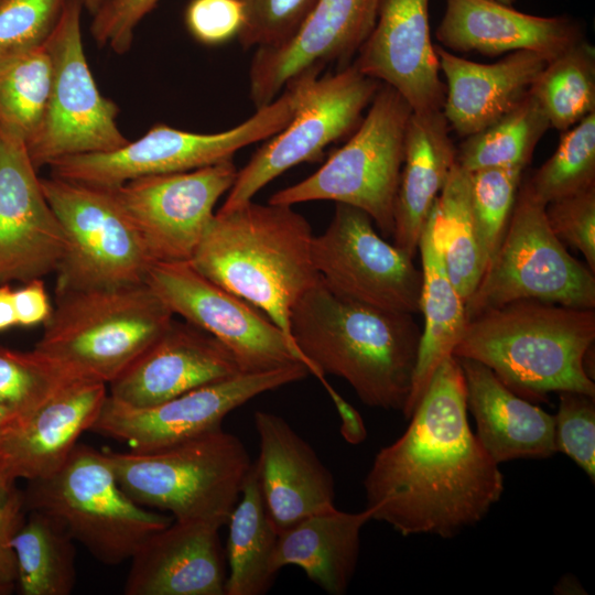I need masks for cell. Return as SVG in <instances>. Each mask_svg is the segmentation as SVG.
<instances>
[{"mask_svg":"<svg viewBox=\"0 0 595 595\" xmlns=\"http://www.w3.org/2000/svg\"><path fill=\"white\" fill-rule=\"evenodd\" d=\"M409 425L380 448L364 479L372 520L402 536L450 539L482 521L504 494V475L467 418L455 356L433 374Z\"/></svg>","mask_w":595,"mask_h":595,"instance_id":"6da1fadb","label":"cell"},{"mask_svg":"<svg viewBox=\"0 0 595 595\" xmlns=\"http://www.w3.org/2000/svg\"><path fill=\"white\" fill-rule=\"evenodd\" d=\"M290 328L310 374L320 381L337 376L366 405L402 412L421 337L413 314L342 299L320 278L294 305Z\"/></svg>","mask_w":595,"mask_h":595,"instance_id":"7a4b0ae2","label":"cell"},{"mask_svg":"<svg viewBox=\"0 0 595 595\" xmlns=\"http://www.w3.org/2000/svg\"><path fill=\"white\" fill-rule=\"evenodd\" d=\"M313 237L309 220L293 206L249 201L215 213L190 262L259 309L294 343L293 307L320 280Z\"/></svg>","mask_w":595,"mask_h":595,"instance_id":"3957f363","label":"cell"},{"mask_svg":"<svg viewBox=\"0 0 595 595\" xmlns=\"http://www.w3.org/2000/svg\"><path fill=\"white\" fill-rule=\"evenodd\" d=\"M594 340V310L521 300L469 318L453 356L482 363L530 402L564 391L595 398L584 368Z\"/></svg>","mask_w":595,"mask_h":595,"instance_id":"277c9868","label":"cell"},{"mask_svg":"<svg viewBox=\"0 0 595 595\" xmlns=\"http://www.w3.org/2000/svg\"><path fill=\"white\" fill-rule=\"evenodd\" d=\"M33 348L67 377L107 386L170 325L173 313L144 282L55 295Z\"/></svg>","mask_w":595,"mask_h":595,"instance_id":"5b68a950","label":"cell"},{"mask_svg":"<svg viewBox=\"0 0 595 595\" xmlns=\"http://www.w3.org/2000/svg\"><path fill=\"white\" fill-rule=\"evenodd\" d=\"M123 490L174 520L227 523L252 462L221 428L148 453L105 451Z\"/></svg>","mask_w":595,"mask_h":595,"instance_id":"8992f818","label":"cell"},{"mask_svg":"<svg viewBox=\"0 0 595 595\" xmlns=\"http://www.w3.org/2000/svg\"><path fill=\"white\" fill-rule=\"evenodd\" d=\"M26 484L25 509L57 518L75 542L106 565L130 560L173 520L136 502L120 486L106 452L82 443L55 473Z\"/></svg>","mask_w":595,"mask_h":595,"instance_id":"52a82bcc","label":"cell"},{"mask_svg":"<svg viewBox=\"0 0 595 595\" xmlns=\"http://www.w3.org/2000/svg\"><path fill=\"white\" fill-rule=\"evenodd\" d=\"M412 109L392 87L381 84L350 138L306 178L279 190L268 201L293 206L332 201L365 212L392 237L393 209Z\"/></svg>","mask_w":595,"mask_h":595,"instance_id":"ba28073f","label":"cell"},{"mask_svg":"<svg viewBox=\"0 0 595 595\" xmlns=\"http://www.w3.org/2000/svg\"><path fill=\"white\" fill-rule=\"evenodd\" d=\"M521 300L595 309L594 272L569 253L551 229L545 205L520 184L502 240L465 302L467 321Z\"/></svg>","mask_w":595,"mask_h":595,"instance_id":"9c48e42d","label":"cell"},{"mask_svg":"<svg viewBox=\"0 0 595 595\" xmlns=\"http://www.w3.org/2000/svg\"><path fill=\"white\" fill-rule=\"evenodd\" d=\"M300 96L301 82L295 79L272 102L257 108L250 118L228 130L197 133L156 125L117 150L60 159L50 165L51 175L113 187L141 176L192 171L232 160L240 149L282 130L294 117Z\"/></svg>","mask_w":595,"mask_h":595,"instance_id":"30bf717a","label":"cell"},{"mask_svg":"<svg viewBox=\"0 0 595 595\" xmlns=\"http://www.w3.org/2000/svg\"><path fill=\"white\" fill-rule=\"evenodd\" d=\"M40 181L65 237L55 295L145 282L154 262L108 187L53 175Z\"/></svg>","mask_w":595,"mask_h":595,"instance_id":"8fae6325","label":"cell"},{"mask_svg":"<svg viewBox=\"0 0 595 595\" xmlns=\"http://www.w3.org/2000/svg\"><path fill=\"white\" fill-rule=\"evenodd\" d=\"M82 0H68L45 44L52 84L40 126L25 142L36 170L72 155L117 150L129 142L117 125L118 106L102 96L85 55Z\"/></svg>","mask_w":595,"mask_h":595,"instance_id":"7c38bea8","label":"cell"},{"mask_svg":"<svg viewBox=\"0 0 595 595\" xmlns=\"http://www.w3.org/2000/svg\"><path fill=\"white\" fill-rule=\"evenodd\" d=\"M321 74L307 71L298 76L302 89L294 117L237 171L220 210L252 201L289 169L320 160L326 147L355 130L381 85L353 63L336 73Z\"/></svg>","mask_w":595,"mask_h":595,"instance_id":"4fadbf2b","label":"cell"},{"mask_svg":"<svg viewBox=\"0 0 595 595\" xmlns=\"http://www.w3.org/2000/svg\"><path fill=\"white\" fill-rule=\"evenodd\" d=\"M312 258L335 295L390 312H420L422 271L361 209L336 203L326 229L313 237Z\"/></svg>","mask_w":595,"mask_h":595,"instance_id":"5bb4252c","label":"cell"},{"mask_svg":"<svg viewBox=\"0 0 595 595\" xmlns=\"http://www.w3.org/2000/svg\"><path fill=\"white\" fill-rule=\"evenodd\" d=\"M310 375L302 363L267 371L239 372L166 401L133 407L107 397L89 432L148 453L221 428L223 420L255 397Z\"/></svg>","mask_w":595,"mask_h":595,"instance_id":"9a60e30c","label":"cell"},{"mask_svg":"<svg viewBox=\"0 0 595 595\" xmlns=\"http://www.w3.org/2000/svg\"><path fill=\"white\" fill-rule=\"evenodd\" d=\"M145 283L173 315L224 344L241 371H267L295 363L306 366L296 345L264 313L205 278L190 261L155 262Z\"/></svg>","mask_w":595,"mask_h":595,"instance_id":"2e32d148","label":"cell"},{"mask_svg":"<svg viewBox=\"0 0 595 595\" xmlns=\"http://www.w3.org/2000/svg\"><path fill=\"white\" fill-rule=\"evenodd\" d=\"M237 171L234 161L227 160L192 171L141 176L108 188L154 263L190 261Z\"/></svg>","mask_w":595,"mask_h":595,"instance_id":"e0dca14e","label":"cell"},{"mask_svg":"<svg viewBox=\"0 0 595 595\" xmlns=\"http://www.w3.org/2000/svg\"><path fill=\"white\" fill-rule=\"evenodd\" d=\"M65 249L25 140L0 127V283L55 272Z\"/></svg>","mask_w":595,"mask_h":595,"instance_id":"ac0fdd59","label":"cell"},{"mask_svg":"<svg viewBox=\"0 0 595 595\" xmlns=\"http://www.w3.org/2000/svg\"><path fill=\"white\" fill-rule=\"evenodd\" d=\"M382 0H318L299 30L284 43L255 50L249 93L256 109L272 102L307 71L340 68L358 53L377 22ZM339 69V68H338Z\"/></svg>","mask_w":595,"mask_h":595,"instance_id":"d6986e66","label":"cell"},{"mask_svg":"<svg viewBox=\"0 0 595 595\" xmlns=\"http://www.w3.org/2000/svg\"><path fill=\"white\" fill-rule=\"evenodd\" d=\"M430 0H382L377 22L353 64L389 85L413 112L442 110L445 85L429 26Z\"/></svg>","mask_w":595,"mask_h":595,"instance_id":"ffe728a7","label":"cell"},{"mask_svg":"<svg viewBox=\"0 0 595 595\" xmlns=\"http://www.w3.org/2000/svg\"><path fill=\"white\" fill-rule=\"evenodd\" d=\"M241 371L218 339L174 318L166 329L115 380L109 397L133 407L153 405Z\"/></svg>","mask_w":595,"mask_h":595,"instance_id":"44dd1931","label":"cell"},{"mask_svg":"<svg viewBox=\"0 0 595 595\" xmlns=\"http://www.w3.org/2000/svg\"><path fill=\"white\" fill-rule=\"evenodd\" d=\"M223 526L172 522L152 533L130 558L126 595H225Z\"/></svg>","mask_w":595,"mask_h":595,"instance_id":"7402d4cb","label":"cell"},{"mask_svg":"<svg viewBox=\"0 0 595 595\" xmlns=\"http://www.w3.org/2000/svg\"><path fill=\"white\" fill-rule=\"evenodd\" d=\"M253 423L260 488L278 533L334 508V477L313 447L275 413L257 410Z\"/></svg>","mask_w":595,"mask_h":595,"instance_id":"603a6c76","label":"cell"},{"mask_svg":"<svg viewBox=\"0 0 595 595\" xmlns=\"http://www.w3.org/2000/svg\"><path fill=\"white\" fill-rule=\"evenodd\" d=\"M107 385L73 380L36 411L11 420L3 435V459L9 479H41L66 462L80 435L90 431L108 397Z\"/></svg>","mask_w":595,"mask_h":595,"instance_id":"cb8c5ba5","label":"cell"},{"mask_svg":"<svg viewBox=\"0 0 595 595\" xmlns=\"http://www.w3.org/2000/svg\"><path fill=\"white\" fill-rule=\"evenodd\" d=\"M445 1L435 36L452 51L495 56L527 50L552 60L584 39L580 22L567 15H532L493 0Z\"/></svg>","mask_w":595,"mask_h":595,"instance_id":"d4e9b609","label":"cell"},{"mask_svg":"<svg viewBox=\"0 0 595 595\" xmlns=\"http://www.w3.org/2000/svg\"><path fill=\"white\" fill-rule=\"evenodd\" d=\"M446 79L442 111L462 137L477 133L512 110L529 93L551 58L533 51H516L496 63L462 58L434 46Z\"/></svg>","mask_w":595,"mask_h":595,"instance_id":"484cf974","label":"cell"},{"mask_svg":"<svg viewBox=\"0 0 595 595\" xmlns=\"http://www.w3.org/2000/svg\"><path fill=\"white\" fill-rule=\"evenodd\" d=\"M457 359L465 380L467 411L477 425L475 434L498 465L549 458L556 453L553 415L512 392L482 363Z\"/></svg>","mask_w":595,"mask_h":595,"instance_id":"4316f807","label":"cell"},{"mask_svg":"<svg viewBox=\"0 0 595 595\" xmlns=\"http://www.w3.org/2000/svg\"><path fill=\"white\" fill-rule=\"evenodd\" d=\"M456 149L442 110L411 113L393 209V245L412 258L432 206L456 163Z\"/></svg>","mask_w":595,"mask_h":595,"instance_id":"83f0119b","label":"cell"},{"mask_svg":"<svg viewBox=\"0 0 595 595\" xmlns=\"http://www.w3.org/2000/svg\"><path fill=\"white\" fill-rule=\"evenodd\" d=\"M370 520L369 508L347 512L334 507L298 521L278 533L273 571L294 565L327 594H345L358 563L363 527Z\"/></svg>","mask_w":595,"mask_h":595,"instance_id":"f1b7e54d","label":"cell"},{"mask_svg":"<svg viewBox=\"0 0 595 595\" xmlns=\"http://www.w3.org/2000/svg\"><path fill=\"white\" fill-rule=\"evenodd\" d=\"M422 261L420 312L424 316L411 391L402 410L409 419L423 397L437 367L453 356L467 323L465 301L453 285L442 251L428 221L419 249Z\"/></svg>","mask_w":595,"mask_h":595,"instance_id":"f546056e","label":"cell"},{"mask_svg":"<svg viewBox=\"0 0 595 595\" xmlns=\"http://www.w3.org/2000/svg\"><path fill=\"white\" fill-rule=\"evenodd\" d=\"M239 497L227 520L225 595H262L277 575L272 558L278 531L262 496L256 462Z\"/></svg>","mask_w":595,"mask_h":595,"instance_id":"4dcf8cb0","label":"cell"},{"mask_svg":"<svg viewBox=\"0 0 595 595\" xmlns=\"http://www.w3.org/2000/svg\"><path fill=\"white\" fill-rule=\"evenodd\" d=\"M17 589L22 595H69L76 584V547L65 526L40 510H26L12 538Z\"/></svg>","mask_w":595,"mask_h":595,"instance_id":"1f68e13d","label":"cell"},{"mask_svg":"<svg viewBox=\"0 0 595 595\" xmlns=\"http://www.w3.org/2000/svg\"><path fill=\"white\" fill-rule=\"evenodd\" d=\"M429 219L442 251L446 272L462 296L472 295L484 272L470 204V173L457 162L432 206Z\"/></svg>","mask_w":595,"mask_h":595,"instance_id":"d6a6232c","label":"cell"},{"mask_svg":"<svg viewBox=\"0 0 595 595\" xmlns=\"http://www.w3.org/2000/svg\"><path fill=\"white\" fill-rule=\"evenodd\" d=\"M550 127L542 107L528 93L508 113L466 137L456 150V161L467 172L495 167L524 170L537 143Z\"/></svg>","mask_w":595,"mask_h":595,"instance_id":"836d02e7","label":"cell"},{"mask_svg":"<svg viewBox=\"0 0 595 595\" xmlns=\"http://www.w3.org/2000/svg\"><path fill=\"white\" fill-rule=\"evenodd\" d=\"M529 93L550 126L565 131L595 112V48L585 39L552 58Z\"/></svg>","mask_w":595,"mask_h":595,"instance_id":"e575fe53","label":"cell"},{"mask_svg":"<svg viewBox=\"0 0 595 595\" xmlns=\"http://www.w3.org/2000/svg\"><path fill=\"white\" fill-rule=\"evenodd\" d=\"M52 84L46 44L0 58V127L33 136L44 115Z\"/></svg>","mask_w":595,"mask_h":595,"instance_id":"d590c367","label":"cell"},{"mask_svg":"<svg viewBox=\"0 0 595 595\" xmlns=\"http://www.w3.org/2000/svg\"><path fill=\"white\" fill-rule=\"evenodd\" d=\"M527 182L544 205L595 186V112L563 131L552 156Z\"/></svg>","mask_w":595,"mask_h":595,"instance_id":"8d00e7d4","label":"cell"},{"mask_svg":"<svg viewBox=\"0 0 595 595\" xmlns=\"http://www.w3.org/2000/svg\"><path fill=\"white\" fill-rule=\"evenodd\" d=\"M73 380L34 349L0 346V405L13 420L28 418Z\"/></svg>","mask_w":595,"mask_h":595,"instance_id":"74e56055","label":"cell"},{"mask_svg":"<svg viewBox=\"0 0 595 595\" xmlns=\"http://www.w3.org/2000/svg\"><path fill=\"white\" fill-rule=\"evenodd\" d=\"M469 173L472 213L487 268L507 229L523 169L495 167Z\"/></svg>","mask_w":595,"mask_h":595,"instance_id":"f35d334b","label":"cell"},{"mask_svg":"<svg viewBox=\"0 0 595 595\" xmlns=\"http://www.w3.org/2000/svg\"><path fill=\"white\" fill-rule=\"evenodd\" d=\"M318 0H240L245 21L237 36L250 48L280 45L294 35Z\"/></svg>","mask_w":595,"mask_h":595,"instance_id":"ab89813d","label":"cell"},{"mask_svg":"<svg viewBox=\"0 0 595 595\" xmlns=\"http://www.w3.org/2000/svg\"><path fill=\"white\" fill-rule=\"evenodd\" d=\"M68 0H0V58L43 45Z\"/></svg>","mask_w":595,"mask_h":595,"instance_id":"60d3db41","label":"cell"},{"mask_svg":"<svg viewBox=\"0 0 595 595\" xmlns=\"http://www.w3.org/2000/svg\"><path fill=\"white\" fill-rule=\"evenodd\" d=\"M554 419L556 452L569 456L588 478L595 479V398L578 392H559Z\"/></svg>","mask_w":595,"mask_h":595,"instance_id":"b9f144b4","label":"cell"},{"mask_svg":"<svg viewBox=\"0 0 595 595\" xmlns=\"http://www.w3.org/2000/svg\"><path fill=\"white\" fill-rule=\"evenodd\" d=\"M545 214L555 236L578 250L595 272V186L548 203Z\"/></svg>","mask_w":595,"mask_h":595,"instance_id":"7bdbcfd3","label":"cell"},{"mask_svg":"<svg viewBox=\"0 0 595 595\" xmlns=\"http://www.w3.org/2000/svg\"><path fill=\"white\" fill-rule=\"evenodd\" d=\"M184 19L196 41L216 46L237 39L245 12L240 0H191Z\"/></svg>","mask_w":595,"mask_h":595,"instance_id":"ee69618b","label":"cell"},{"mask_svg":"<svg viewBox=\"0 0 595 595\" xmlns=\"http://www.w3.org/2000/svg\"><path fill=\"white\" fill-rule=\"evenodd\" d=\"M160 0H113L93 15L90 33L98 46L117 54L129 51L134 29Z\"/></svg>","mask_w":595,"mask_h":595,"instance_id":"f6af8a7d","label":"cell"},{"mask_svg":"<svg viewBox=\"0 0 595 595\" xmlns=\"http://www.w3.org/2000/svg\"><path fill=\"white\" fill-rule=\"evenodd\" d=\"M26 513L23 493L14 488L0 505V595H9L17 589V562L12 538Z\"/></svg>","mask_w":595,"mask_h":595,"instance_id":"bcb514c9","label":"cell"},{"mask_svg":"<svg viewBox=\"0 0 595 595\" xmlns=\"http://www.w3.org/2000/svg\"><path fill=\"white\" fill-rule=\"evenodd\" d=\"M13 302L20 326L44 324L53 309L42 279L30 280L14 290Z\"/></svg>","mask_w":595,"mask_h":595,"instance_id":"7dc6e473","label":"cell"},{"mask_svg":"<svg viewBox=\"0 0 595 595\" xmlns=\"http://www.w3.org/2000/svg\"><path fill=\"white\" fill-rule=\"evenodd\" d=\"M340 418V434L349 444L357 445L365 441L367 430L359 412L348 403L327 381L322 380Z\"/></svg>","mask_w":595,"mask_h":595,"instance_id":"c3c4849f","label":"cell"},{"mask_svg":"<svg viewBox=\"0 0 595 595\" xmlns=\"http://www.w3.org/2000/svg\"><path fill=\"white\" fill-rule=\"evenodd\" d=\"M12 419V415L0 405V505L15 488V484L7 475L2 450L4 431Z\"/></svg>","mask_w":595,"mask_h":595,"instance_id":"681fc988","label":"cell"},{"mask_svg":"<svg viewBox=\"0 0 595 595\" xmlns=\"http://www.w3.org/2000/svg\"><path fill=\"white\" fill-rule=\"evenodd\" d=\"M13 292L9 283H0V331L18 325Z\"/></svg>","mask_w":595,"mask_h":595,"instance_id":"f907efd6","label":"cell"},{"mask_svg":"<svg viewBox=\"0 0 595 595\" xmlns=\"http://www.w3.org/2000/svg\"><path fill=\"white\" fill-rule=\"evenodd\" d=\"M553 592L554 594L560 595L587 594L580 581L573 574L563 575L554 586Z\"/></svg>","mask_w":595,"mask_h":595,"instance_id":"816d5d0a","label":"cell"},{"mask_svg":"<svg viewBox=\"0 0 595 595\" xmlns=\"http://www.w3.org/2000/svg\"><path fill=\"white\" fill-rule=\"evenodd\" d=\"M113 0H82L83 7L86 8L90 14L97 13L104 6Z\"/></svg>","mask_w":595,"mask_h":595,"instance_id":"f5cc1de1","label":"cell"},{"mask_svg":"<svg viewBox=\"0 0 595 595\" xmlns=\"http://www.w3.org/2000/svg\"><path fill=\"white\" fill-rule=\"evenodd\" d=\"M502 4L512 6L516 0H493Z\"/></svg>","mask_w":595,"mask_h":595,"instance_id":"db71d44e","label":"cell"}]
</instances>
